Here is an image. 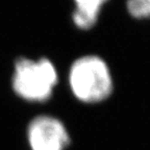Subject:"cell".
<instances>
[{
	"label": "cell",
	"instance_id": "cell-3",
	"mask_svg": "<svg viewBox=\"0 0 150 150\" xmlns=\"http://www.w3.org/2000/svg\"><path fill=\"white\" fill-rule=\"evenodd\" d=\"M28 141L33 150H64L70 140L59 120L50 116H39L28 126Z\"/></svg>",
	"mask_w": 150,
	"mask_h": 150
},
{
	"label": "cell",
	"instance_id": "cell-4",
	"mask_svg": "<svg viewBox=\"0 0 150 150\" xmlns=\"http://www.w3.org/2000/svg\"><path fill=\"white\" fill-rule=\"evenodd\" d=\"M108 0H74L73 22L80 29H90L97 22L101 7Z\"/></svg>",
	"mask_w": 150,
	"mask_h": 150
},
{
	"label": "cell",
	"instance_id": "cell-2",
	"mask_svg": "<svg viewBox=\"0 0 150 150\" xmlns=\"http://www.w3.org/2000/svg\"><path fill=\"white\" fill-rule=\"evenodd\" d=\"M57 83V73L50 61L20 59L15 64L13 89L21 98L43 102L49 99Z\"/></svg>",
	"mask_w": 150,
	"mask_h": 150
},
{
	"label": "cell",
	"instance_id": "cell-1",
	"mask_svg": "<svg viewBox=\"0 0 150 150\" xmlns=\"http://www.w3.org/2000/svg\"><path fill=\"white\" fill-rule=\"evenodd\" d=\"M69 83L74 96L88 103L100 102L112 91L110 70L98 56L87 55L76 59L69 72Z\"/></svg>",
	"mask_w": 150,
	"mask_h": 150
},
{
	"label": "cell",
	"instance_id": "cell-5",
	"mask_svg": "<svg viewBox=\"0 0 150 150\" xmlns=\"http://www.w3.org/2000/svg\"><path fill=\"white\" fill-rule=\"evenodd\" d=\"M127 9L134 18H149L150 0H127Z\"/></svg>",
	"mask_w": 150,
	"mask_h": 150
}]
</instances>
